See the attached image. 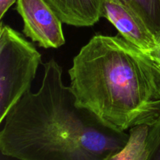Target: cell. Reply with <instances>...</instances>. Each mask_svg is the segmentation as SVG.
Returning a JSON list of instances; mask_svg holds the SVG:
<instances>
[{"label": "cell", "mask_w": 160, "mask_h": 160, "mask_svg": "<svg viewBox=\"0 0 160 160\" xmlns=\"http://www.w3.org/2000/svg\"><path fill=\"white\" fill-rule=\"evenodd\" d=\"M43 67L39 90H28L0 123L2 154L19 160H110L130 134L80 106L54 59Z\"/></svg>", "instance_id": "6da1fadb"}, {"label": "cell", "mask_w": 160, "mask_h": 160, "mask_svg": "<svg viewBox=\"0 0 160 160\" xmlns=\"http://www.w3.org/2000/svg\"><path fill=\"white\" fill-rule=\"evenodd\" d=\"M78 104L121 131L160 116V64L123 37L97 34L68 71Z\"/></svg>", "instance_id": "7a4b0ae2"}, {"label": "cell", "mask_w": 160, "mask_h": 160, "mask_svg": "<svg viewBox=\"0 0 160 160\" xmlns=\"http://www.w3.org/2000/svg\"><path fill=\"white\" fill-rule=\"evenodd\" d=\"M42 56L20 33L1 23L0 28V123L28 90Z\"/></svg>", "instance_id": "3957f363"}, {"label": "cell", "mask_w": 160, "mask_h": 160, "mask_svg": "<svg viewBox=\"0 0 160 160\" xmlns=\"http://www.w3.org/2000/svg\"><path fill=\"white\" fill-rule=\"evenodd\" d=\"M17 12L23 22V33L44 48L65 44L62 20L45 0H17Z\"/></svg>", "instance_id": "277c9868"}, {"label": "cell", "mask_w": 160, "mask_h": 160, "mask_svg": "<svg viewBox=\"0 0 160 160\" xmlns=\"http://www.w3.org/2000/svg\"><path fill=\"white\" fill-rule=\"evenodd\" d=\"M102 17L109 20L125 40L156 59L159 47L156 38L120 0H102Z\"/></svg>", "instance_id": "5b68a950"}, {"label": "cell", "mask_w": 160, "mask_h": 160, "mask_svg": "<svg viewBox=\"0 0 160 160\" xmlns=\"http://www.w3.org/2000/svg\"><path fill=\"white\" fill-rule=\"evenodd\" d=\"M65 24L91 27L102 17V0H45Z\"/></svg>", "instance_id": "8992f818"}, {"label": "cell", "mask_w": 160, "mask_h": 160, "mask_svg": "<svg viewBox=\"0 0 160 160\" xmlns=\"http://www.w3.org/2000/svg\"><path fill=\"white\" fill-rule=\"evenodd\" d=\"M147 27L160 45V0H120Z\"/></svg>", "instance_id": "52a82bcc"}, {"label": "cell", "mask_w": 160, "mask_h": 160, "mask_svg": "<svg viewBox=\"0 0 160 160\" xmlns=\"http://www.w3.org/2000/svg\"><path fill=\"white\" fill-rule=\"evenodd\" d=\"M148 129V125H143L130 130V139L127 145L110 160H144L145 142Z\"/></svg>", "instance_id": "ba28073f"}, {"label": "cell", "mask_w": 160, "mask_h": 160, "mask_svg": "<svg viewBox=\"0 0 160 160\" xmlns=\"http://www.w3.org/2000/svg\"><path fill=\"white\" fill-rule=\"evenodd\" d=\"M144 160H160V116L148 126L145 142Z\"/></svg>", "instance_id": "9c48e42d"}, {"label": "cell", "mask_w": 160, "mask_h": 160, "mask_svg": "<svg viewBox=\"0 0 160 160\" xmlns=\"http://www.w3.org/2000/svg\"><path fill=\"white\" fill-rule=\"evenodd\" d=\"M17 2V0H0V19H2L9 8Z\"/></svg>", "instance_id": "30bf717a"}, {"label": "cell", "mask_w": 160, "mask_h": 160, "mask_svg": "<svg viewBox=\"0 0 160 160\" xmlns=\"http://www.w3.org/2000/svg\"><path fill=\"white\" fill-rule=\"evenodd\" d=\"M156 59L158 61V62H159V64H160V45H159V50H158L157 56H156Z\"/></svg>", "instance_id": "8fae6325"}]
</instances>
